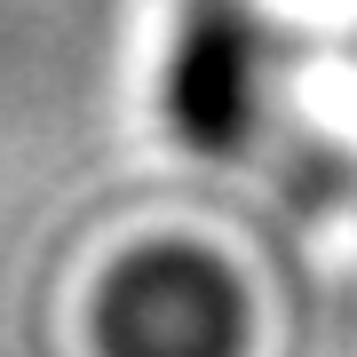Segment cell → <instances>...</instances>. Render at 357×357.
Segmentation results:
<instances>
[{
  "mask_svg": "<svg viewBox=\"0 0 357 357\" xmlns=\"http://www.w3.org/2000/svg\"><path fill=\"white\" fill-rule=\"evenodd\" d=\"M294 112H302L310 128L357 143V64H310V72H294Z\"/></svg>",
  "mask_w": 357,
  "mask_h": 357,
  "instance_id": "6da1fadb",
  "label": "cell"
},
{
  "mask_svg": "<svg viewBox=\"0 0 357 357\" xmlns=\"http://www.w3.org/2000/svg\"><path fill=\"white\" fill-rule=\"evenodd\" d=\"M262 16L294 32H357V0H262Z\"/></svg>",
  "mask_w": 357,
  "mask_h": 357,
  "instance_id": "7a4b0ae2",
  "label": "cell"
}]
</instances>
